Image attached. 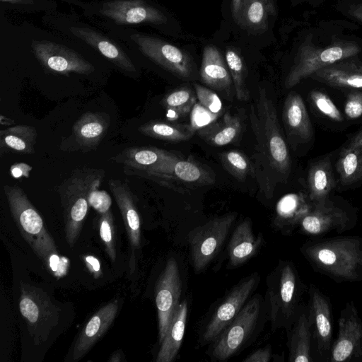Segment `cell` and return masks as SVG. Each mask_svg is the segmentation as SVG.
I'll return each mask as SVG.
<instances>
[{
    "mask_svg": "<svg viewBox=\"0 0 362 362\" xmlns=\"http://www.w3.org/2000/svg\"><path fill=\"white\" fill-rule=\"evenodd\" d=\"M242 123L237 115L227 112L219 122L199 130L200 136L209 144L223 146L233 143L240 134Z\"/></svg>",
    "mask_w": 362,
    "mask_h": 362,
    "instance_id": "34",
    "label": "cell"
},
{
    "mask_svg": "<svg viewBox=\"0 0 362 362\" xmlns=\"http://www.w3.org/2000/svg\"><path fill=\"white\" fill-rule=\"evenodd\" d=\"M260 276L257 272L244 277L220 301L199 334L200 346L216 339L237 316L257 287Z\"/></svg>",
    "mask_w": 362,
    "mask_h": 362,
    "instance_id": "8",
    "label": "cell"
},
{
    "mask_svg": "<svg viewBox=\"0 0 362 362\" xmlns=\"http://www.w3.org/2000/svg\"><path fill=\"white\" fill-rule=\"evenodd\" d=\"M266 320L264 300L259 294L251 296L233 320L209 344L208 355L216 361L230 358L254 339Z\"/></svg>",
    "mask_w": 362,
    "mask_h": 362,
    "instance_id": "4",
    "label": "cell"
},
{
    "mask_svg": "<svg viewBox=\"0 0 362 362\" xmlns=\"http://www.w3.org/2000/svg\"><path fill=\"white\" fill-rule=\"evenodd\" d=\"M225 59L234 84L236 98L240 101L247 100L250 93L246 86L245 68L242 57L235 49L228 47Z\"/></svg>",
    "mask_w": 362,
    "mask_h": 362,
    "instance_id": "37",
    "label": "cell"
},
{
    "mask_svg": "<svg viewBox=\"0 0 362 362\" xmlns=\"http://www.w3.org/2000/svg\"><path fill=\"white\" fill-rule=\"evenodd\" d=\"M349 13L351 16L362 22V4L353 6Z\"/></svg>",
    "mask_w": 362,
    "mask_h": 362,
    "instance_id": "51",
    "label": "cell"
},
{
    "mask_svg": "<svg viewBox=\"0 0 362 362\" xmlns=\"http://www.w3.org/2000/svg\"><path fill=\"white\" fill-rule=\"evenodd\" d=\"M243 0H231V12L235 23L238 21Z\"/></svg>",
    "mask_w": 362,
    "mask_h": 362,
    "instance_id": "50",
    "label": "cell"
},
{
    "mask_svg": "<svg viewBox=\"0 0 362 362\" xmlns=\"http://www.w3.org/2000/svg\"><path fill=\"white\" fill-rule=\"evenodd\" d=\"M195 103L194 94L187 87L173 90L162 100V104L168 110V117L172 119L189 113Z\"/></svg>",
    "mask_w": 362,
    "mask_h": 362,
    "instance_id": "38",
    "label": "cell"
},
{
    "mask_svg": "<svg viewBox=\"0 0 362 362\" xmlns=\"http://www.w3.org/2000/svg\"><path fill=\"white\" fill-rule=\"evenodd\" d=\"M103 170L83 168L76 169L58 188L65 220V233L72 247L80 234L89 207V196L103 180Z\"/></svg>",
    "mask_w": 362,
    "mask_h": 362,
    "instance_id": "5",
    "label": "cell"
},
{
    "mask_svg": "<svg viewBox=\"0 0 362 362\" xmlns=\"http://www.w3.org/2000/svg\"><path fill=\"white\" fill-rule=\"evenodd\" d=\"M197 98L199 103L210 112L221 115L223 104L218 95L211 89L199 84H194Z\"/></svg>",
    "mask_w": 362,
    "mask_h": 362,
    "instance_id": "43",
    "label": "cell"
},
{
    "mask_svg": "<svg viewBox=\"0 0 362 362\" xmlns=\"http://www.w3.org/2000/svg\"><path fill=\"white\" fill-rule=\"evenodd\" d=\"M31 47L38 61L49 71L89 74L95 70L93 64L81 54L63 45L48 40H33Z\"/></svg>",
    "mask_w": 362,
    "mask_h": 362,
    "instance_id": "16",
    "label": "cell"
},
{
    "mask_svg": "<svg viewBox=\"0 0 362 362\" xmlns=\"http://www.w3.org/2000/svg\"><path fill=\"white\" fill-rule=\"evenodd\" d=\"M69 264V259L55 253L49 256L45 266L56 277L59 278L66 274Z\"/></svg>",
    "mask_w": 362,
    "mask_h": 362,
    "instance_id": "46",
    "label": "cell"
},
{
    "mask_svg": "<svg viewBox=\"0 0 362 362\" xmlns=\"http://www.w3.org/2000/svg\"><path fill=\"white\" fill-rule=\"evenodd\" d=\"M221 162L233 177L238 181H244L250 171L251 164L247 157L238 151H229L219 154Z\"/></svg>",
    "mask_w": 362,
    "mask_h": 362,
    "instance_id": "39",
    "label": "cell"
},
{
    "mask_svg": "<svg viewBox=\"0 0 362 362\" xmlns=\"http://www.w3.org/2000/svg\"><path fill=\"white\" fill-rule=\"evenodd\" d=\"M218 117L219 115L210 112L199 103H195L191 110L189 127L194 132L214 123Z\"/></svg>",
    "mask_w": 362,
    "mask_h": 362,
    "instance_id": "42",
    "label": "cell"
},
{
    "mask_svg": "<svg viewBox=\"0 0 362 362\" xmlns=\"http://www.w3.org/2000/svg\"><path fill=\"white\" fill-rule=\"evenodd\" d=\"M337 170L343 185H351L362 179V151L346 146L341 152Z\"/></svg>",
    "mask_w": 362,
    "mask_h": 362,
    "instance_id": "35",
    "label": "cell"
},
{
    "mask_svg": "<svg viewBox=\"0 0 362 362\" xmlns=\"http://www.w3.org/2000/svg\"><path fill=\"white\" fill-rule=\"evenodd\" d=\"M2 1L10 2L12 4H33V0H1Z\"/></svg>",
    "mask_w": 362,
    "mask_h": 362,
    "instance_id": "53",
    "label": "cell"
},
{
    "mask_svg": "<svg viewBox=\"0 0 362 362\" xmlns=\"http://www.w3.org/2000/svg\"><path fill=\"white\" fill-rule=\"evenodd\" d=\"M337 322L328 362H362V319L353 301L346 303Z\"/></svg>",
    "mask_w": 362,
    "mask_h": 362,
    "instance_id": "12",
    "label": "cell"
},
{
    "mask_svg": "<svg viewBox=\"0 0 362 362\" xmlns=\"http://www.w3.org/2000/svg\"><path fill=\"white\" fill-rule=\"evenodd\" d=\"M199 74L202 81L211 88L228 92L231 88L233 81L227 64L215 46L204 47Z\"/></svg>",
    "mask_w": 362,
    "mask_h": 362,
    "instance_id": "26",
    "label": "cell"
},
{
    "mask_svg": "<svg viewBox=\"0 0 362 362\" xmlns=\"http://www.w3.org/2000/svg\"><path fill=\"white\" fill-rule=\"evenodd\" d=\"M347 117L356 119L362 116V91L353 90L348 93L344 105Z\"/></svg>",
    "mask_w": 362,
    "mask_h": 362,
    "instance_id": "44",
    "label": "cell"
},
{
    "mask_svg": "<svg viewBox=\"0 0 362 362\" xmlns=\"http://www.w3.org/2000/svg\"><path fill=\"white\" fill-rule=\"evenodd\" d=\"M118 308V300H114L100 308L90 318L74 344V361L81 358L107 332L115 318Z\"/></svg>",
    "mask_w": 362,
    "mask_h": 362,
    "instance_id": "19",
    "label": "cell"
},
{
    "mask_svg": "<svg viewBox=\"0 0 362 362\" xmlns=\"http://www.w3.org/2000/svg\"><path fill=\"white\" fill-rule=\"evenodd\" d=\"M110 126V117L104 112H86L74 124L73 134L83 148H95L103 140Z\"/></svg>",
    "mask_w": 362,
    "mask_h": 362,
    "instance_id": "29",
    "label": "cell"
},
{
    "mask_svg": "<svg viewBox=\"0 0 362 362\" xmlns=\"http://www.w3.org/2000/svg\"><path fill=\"white\" fill-rule=\"evenodd\" d=\"M100 12L117 24H163L167 21L163 12L144 0L107 1L103 4Z\"/></svg>",
    "mask_w": 362,
    "mask_h": 362,
    "instance_id": "18",
    "label": "cell"
},
{
    "mask_svg": "<svg viewBox=\"0 0 362 362\" xmlns=\"http://www.w3.org/2000/svg\"><path fill=\"white\" fill-rule=\"evenodd\" d=\"M300 252L316 273L337 284L362 281V237H316L305 241Z\"/></svg>",
    "mask_w": 362,
    "mask_h": 362,
    "instance_id": "2",
    "label": "cell"
},
{
    "mask_svg": "<svg viewBox=\"0 0 362 362\" xmlns=\"http://www.w3.org/2000/svg\"><path fill=\"white\" fill-rule=\"evenodd\" d=\"M175 154L155 147H131L124 149L112 159L125 167L128 175L149 170Z\"/></svg>",
    "mask_w": 362,
    "mask_h": 362,
    "instance_id": "28",
    "label": "cell"
},
{
    "mask_svg": "<svg viewBox=\"0 0 362 362\" xmlns=\"http://www.w3.org/2000/svg\"><path fill=\"white\" fill-rule=\"evenodd\" d=\"M139 131L142 134L156 139L176 142L189 140L194 133L189 126L181 127L157 121L142 124Z\"/></svg>",
    "mask_w": 362,
    "mask_h": 362,
    "instance_id": "36",
    "label": "cell"
},
{
    "mask_svg": "<svg viewBox=\"0 0 362 362\" xmlns=\"http://www.w3.org/2000/svg\"><path fill=\"white\" fill-rule=\"evenodd\" d=\"M314 204L308 195L291 193L282 197L276 207L274 224L283 233L289 235L312 210Z\"/></svg>",
    "mask_w": 362,
    "mask_h": 362,
    "instance_id": "23",
    "label": "cell"
},
{
    "mask_svg": "<svg viewBox=\"0 0 362 362\" xmlns=\"http://www.w3.org/2000/svg\"><path fill=\"white\" fill-rule=\"evenodd\" d=\"M250 119L255 141L251 172L262 193L270 199L276 183L288 178L291 160L275 105L264 88H259L250 105Z\"/></svg>",
    "mask_w": 362,
    "mask_h": 362,
    "instance_id": "1",
    "label": "cell"
},
{
    "mask_svg": "<svg viewBox=\"0 0 362 362\" xmlns=\"http://www.w3.org/2000/svg\"><path fill=\"white\" fill-rule=\"evenodd\" d=\"M357 223L356 212L336 204L329 197L314 204L312 210L301 220L299 233L312 238L331 232L342 233L354 228Z\"/></svg>",
    "mask_w": 362,
    "mask_h": 362,
    "instance_id": "11",
    "label": "cell"
},
{
    "mask_svg": "<svg viewBox=\"0 0 362 362\" xmlns=\"http://www.w3.org/2000/svg\"><path fill=\"white\" fill-rule=\"evenodd\" d=\"M308 289L294 264L279 260L267 278L264 299L268 320L275 331L284 328L288 332L307 305L303 296Z\"/></svg>",
    "mask_w": 362,
    "mask_h": 362,
    "instance_id": "3",
    "label": "cell"
},
{
    "mask_svg": "<svg viewBox=\"0 0 362 362\" xmlns=\"http://www.w3.org/2000/svg\"><path fill=\"white\" fill-rule=\"evenodd\" d=\"M99 231L106 252L112 262L116 259L114 216L110 210L100 214Z\"/></svg>",
    "mask_w": 362,
    "mask_h": 362,
    "instance_id": "40",
    "label": "cell"
},
{
    "mask_svg": "<svg viewBox=\"0 0 362 362\" xmlns=\"http://www.w3.org/2000/svg\"><path fill=\"white\" fill-rule=\"evenodd\" d=\"M188 305L186 300L180 303L168 329L160 342L156 362H171L177 356L185 335Z\"/></svg>",
    "mask_w": 362,
    "mask_h": 362,
    "instance_id": "31",
    "label": "cell"
},
{
    "mask_svg": "<svg viewBox=\"0 0 362 362\" xmlns=\"http://www.w3.org/2000/svg\"><path fill=\"white\" fill-rule=\"evenodd\" d=\"M160 184L174 187L177 181L192 186H203L214 182V174L199 163L181 159L174 155L155 167L135 174Z\"/></svg>",
    "mask_w": 362,
    "mask_h": 362,
    "instance_id": "13",
    "label": "cell"
},
{
    "mask_svg": "<svg viewBox=\"0 0 362 362\" xmlns=\"http://www.w3.org/2000/svg\"><path fill=\"white\" fill-rule=\"evenodd\" d=\"M32 167L24 163H16L11 166V174L15 178H20L21 177H29L30 171Z\"/></svg>",
    "mask_w": 362,
    "mask_h": 362,
    "instance_id": "48",
    "label": "cell"
},
{
    "mask_svg": "<svg viewBox=\"0 0 362 362\" xmlns=\"http://www.w3.org/2000/svg\"><path fill=\"white\" fill-rule=\"evenodd\" d=\"M4 192L20 232L45 264L50 255L58 252L41 216L19 186L5 185Z\"/></svg>",
    "mask_w": 362,
    "mask_h": 362,
    "instance_id": "6",
    "label": "cell"
},
{
    "mask_svg": "<svg viewBox=\"0 0 362 362\" xmlns=\"http://www.w3.org/2000/svg\"><path fill=\"white\" fill-rule=\"evenodd\" d=\"M71 33L81 39L123 71L135 73L136 69L127 54L111 40L86 28L71 27Z\"/></svg>",
    "mask_w": 362,
    "mask_h": 362,
    "instance_id": "24",
    "label": "cell"
},
{
    "mask_svg": "<svg viewBox=\"0 0 362 362\" xmlns=\"http://www.w3.org/2000/svg\"><path fill=\"white\" fill-rule=\"evenodd\" d=\"M347 146L357 148L362 151V131L353 138Z\"/></svg>",
    "mask_w": 362,
    "mask_h": 362,
    "instance_id": "52",
    "label": "cell"
},
{
    "mask_svg": "<svg viewBox=\"0 0 362 362\" xmlns=\"http://www.w3.org/2000/svg\"><path fill=\"white\" fill-rule=\"evenodd\" d=\"M182 291L180 273L176 259L170 258L159 276L156 286V305L160 342L168 329L176 308L180 304Z\"/></svg>",
    "mask_w": 362,
    "mask_h": 362,
    "instance_id": "15",
    "label": "cell"
},
{
    "mask_svg": "<svg viewBox=\"0 0 362 362\" xmlns=\"http://www.w3.org/2000/svg\"><path fill=\"white\" fill-rule=\"evenodd\" d=\"M88 202L90 206H92L99 214L108 211L112 204L110 195L104 190H99V187L91 192Z\"/></svg>",
    "mask_w": 362,
    "mask_h": 362,
    "instance_id": "45",
    "label": "cell"
},
{
    "mask_svg": "<svg viewBox=\"0 0 362 362\" xmlns=\"http://www.w3.org/2000/svg\"><path fill=\"white\" fill-rule=\"evenodd\" d=\"M308 294L314 362H328L334 342L332 303L329 298L313 284H310Z\"/></svg>",
    "mask_w": 362,
    "mask_h": 362,
    "instance_id": "10",
    "label": "cell"
},
{
    "mask_svg": "<svg viewBox=\"0 0 362 362\" xmlns=\"http://www.w3.org/2000/svg\"><path fill=\"white\" fill-rule=\"evenodd\" d=\"M86 265L88 270L94 275L95 278L101 276L100 264L98 259L93 255H87L84 257Z\"/></svg>",
    "mask_w": 362,
    "mask_h": 362,
    "instance_id": "49",
    "label": "cell"
},
{
    "mask_svg": "<svg viewBox=\"0 0 362 362\" xmlns=\"http://www.w3.org/2000/svg\"><path fill=\"white\" fill-rule=\"evenodd\" d=\"M276 13L275 0H243L238 23L250 33H264Z\"/></svg>",
    "mask_w": 362,
    "mask_h": 362,
    "instance_id": "30",
    "label": "cell"
},
{
    "mask_svg": "<svg viewBox=\"0 0 362 362\" xmlns=\"http://www.w3.org/2000/svg\"><path fill=\"white\" fill-rule=\"evenodd\" d=\"M351 58L323 67L310 76L334 88L362 89V63Z\"/></svg>",
    "mask_w": 362,
    "mask_h": 362,
    "instance_id": "22",
    "label": "cell"
},
{
    "mask_svg": "<svg viewBox=\"0 0 362 362\" xmlns=\"http://www.w3.org/2000/svg\"><path fill=\"white\" fill-rule=\"evenodd\" d=\"M288 134L302 141L309 140L313 134L311 122L301 96L291 92L286 97L282 114Z\"/></svg>",
    "mask_w": 362,
    "mask_h": 362,
    "instance_id": "27",
    "label": "cell"
},
{
    "mask_svg": "<svg viewBox=\"0 0 362 362\" xmlns=\"http://www.w3.org/2000/svg\"><path fill=\"white\" fill-rule=\"evenodd\" d=\"M19 309L34 334L43 332L47 336L57 322V306L42 290L29 284H21Z\"/></svg>",
    "mask_w": 362,
    "mask_h": 362,
    "instance_id": "17",
    "label": "cell"
},
{
    "mask_svg": "<svg viewBox=\"0 0 362 362\" xmlns=\"http://www.w3.org/2000/svg\"><path fill=\"white\" fill-rule=\"evenodd\" d=\"M272 357V349L269 345L259 349L248 355L243 362H269Z\"/></svg>",
    "mask_w": 362,
    "mask_h": 362,
    "instance_id": "47",
    "label": "cell"
},
{
    "mask_svg": "<svg viewBox=\"0 0 362 362\" xmlns=\"http://www.w3.org/2000/svg\"><path fill=\"white\" fill-rule=\"evenodd\" d=\"M313 105L323 115L336 122H342L343 116L331 98L325 93L314 90L310 93Z\"/></svg>",
    "mask_w": 362,
    "mask_h": 362,
    "instance_id": "41",
    "label": "cell"
},
{
    "mask_svg": "<svg viewBox=\"0 0 362 362\" xmlns=\"http://www.w3.org/2000/svg\"><path fill=\"white\" fill-rule=\"evenodd\" d=\"M130 37L141 53L163 69L183 79L192 78L194 63L185 51L149 35L134 33Z\"/></svg>",
    "mask_w": 362,
    "mask_h": 362,
    "instance_id": "14",
    "label": "cell"
},
{
    "mask_svg": "<svg viewBox=\"0 0 362 362\" xmlns=\"http://www.w3.org/2000/svg\"><path fill=\"white\" fill-rule=\"evenodd\" d=\"M237 214L228 213L214 218L189 232L187 236L193 268L201 272L217 256Z\"/></svg>",
    "mask_w": 362,
    "mask_h": 362,
    "instance_id": "7",
    "label": "cell"
},
{
    "mask_svg": "<svg viewBox=\"0 0 362 362\" xmlns=\"http://www.w3.org/2000/svg\"><path fill=\"white\" fill-rule=\"evenodd\" d=\"M263 236H255L252 221L245 218L234 229L229 240L227 251L230 268L238 267L255 256L262 245Z\"/></svg>",
    "mask_w": 362,
    "mask_h": 362,
    "instance_id": "21",
    "label": "cell"
},
{
    "mask_svg": "<svg viewBox=\"0 0 362 362\" xmlns=\"http://www.w3.org/2000/svg\"><path fill=\"white\" fill-rule=\"evenodd\" d=\"M308 197L313 204L325 202L335 186L331 162L326 157L314 163L308 175Z\"/></svg>",
    "mask_w": 362,
    "mask_h": 362,
    "instance_id": "32",
    "label": "cell"
},
{
    "mask_svg": "<svg viewBox=\"0 0 362 362\" xmlns=\"http://www.w3.org/2000/svg\"><path fill=\"white\" fill-rule=\"evenodd\" d=\"M121 354H120V352L119 351H117V352H115V354H113V355L111 356V358H110L109 361H122V358H121Z\"/></svg>",
    "mask_w": 362,
    "mask_h": 362,
    "instance_id": "54",
    "label": "cell"
},
{
    "mask_svg": "<svg viewBox=\"0 0 362 362\" xmlns=\"http://www.w3.org/2000/svg\"><path fill=\"white\" fill-rule=\"evenodd\" d=\"M289 362H314L313 340L307 305L287 332Z\"/></svg>",
    "mask_w": 362,
    "mask_h": 362,
    "instance_id": "25",
    "label": "cell"
},
{
    "mask_svg": "<svg viewBox=\"0 0 362 362\" xmlns=\"http://www.w3.org/2000/svg\"><path fill=\"white\" fill-rule=\"evenodd\" d=\"M36 129L30 125H17L0 132V152L30 154L35 152Z\"/></svg>",
    "mask_w": 362,
    "mask_h": 362,
    "instance_id": "33",
    "label": "cell"
},
{
    "mask_svg": "<svg viewBox=\"0 0 362 362\" xmlns=\"http://www.w3.org/2000/svg\"><path fill=\"white\" fill-rule=\"evenodd\" d=\"M116 203L120 210L132 249L141 246V221L134 202V196L128 185L119 180L111 179L108 182Z\"/></svg>",
    "mask_w": 362,
    "mask_h": 362,
    "instance_id": "20",
    "label": "cell"
},
{
    "mask_svg": "<svg viewBox=\"0 0 362 362\" xmlns=\"http://www.w3.org/2000/svg\"><path fill=\"white\" fill-rule=\"evenodd\" d=\"M361 49L356 42L342 41L326 47L303 46L285 81L286 88L297 85L317 70L357 55Z\"/></svg>",
    "mask_w": 362,
    "mask_h": 362,
    "instance_id": "9",
    "label": "cell"
}]
</instances>
